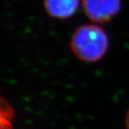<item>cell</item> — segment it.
<instances>
[{
    "label": "cell",
    "mask_w": 129,
    "mask_h": 129,
    "mask_svg": "<svg viewBox=\"0 0 129 129\" xmlns=\"http://www.w3.org/2000/svg\"><path fill=\"white\" fill-rule=\"evenodd\" d=\"M125 125L127 129H129V110H127L126 117H125Z\"/></svg>",
    "instance_id": "277c9868"
},
{
    "label": "cell",
    "mask_w": 129,
    "mask_h": 129,
    "mask_svg": "<svg viewBox=\"0 0 129 129\" xmlns=\"http://www.w3.org/2000/svg\"><path fill=\"white\" fill-rule=\"evenodd\" d=\"M79 0H44V7L52 18L66 20L77 11Z\"/></svg>",
    "instance_id": "3957f363"
},
{
    "label": "cell",
    "mask_w": 129,
    "mask_h": 129,
    "mask_svg": "<svg viewBox=\"0 0 129 129\" xmlns=\"http://www.w3.org/2000/svg\"><path fill=\"white\" fill-rule=\"evenodd\" d=\"M86 16L95 23H107L118 14L121 0H82Z\"/></svg>",
    "instance_id": "7a4b0ae2"
},
{
    "label": "cell",
    "mask_w": 129,
    "mask_h": 129,
    "mask_svg": "<svg viewBox=\"0 0 129 129\" xmlns=\"http://www.w3.org/2000/svg\"><path fill=\"white\" fill-rule=\"evenodd\" d=\"M70 48L80 61L96 62L104 58L108 50V36L102 27L96 24L82 25L72 34Z\"/></svg>",
    "instance_id": "6da1fadb"
}]
</instances>
